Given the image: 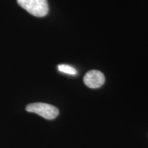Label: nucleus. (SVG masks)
I'll use <instances>...</instances> for the list:
<instances>
[{
    "mask_svg": "<svg viewBox=\"0 0 148 148\" xmlns=\"http://www.w3.org/2000/svg\"><path fill=\"white\" fill-rule=\"evenodd\" d=\"M18 4L29 14L37 17L47 15L49 11L47 0H16Z\"/></svg>",
    "mask_w": 148,
    "mask_h": 148,
    "instance_id": "nucleus-1",
    "label": "nucleus"
},
{
    "mask_svg": "<svg viewBox=\"0 0 148 148\" xmlns=\"http://www.w3.org/2000/svg\"><path fill=\"white\" fill-rule=\"evenodd\" d=\"M25 110L27 112L36 113L49 120L55 119L59 114V110L56 107L41 102L29 103L26 106Z\"/></svg>",
    "mask_w": 148,
    "mask_h": 148,
    "instance_id": "nucleus-2",
    "label": "nucleus"
},
{
    "mask_svg": "<svg viewBox=\"0 0 148 148\" xmlns=\"http://www.w3.org/2000/svg\"><path fill=\"white\" fill-rule=\"evenodd\" d=\"M83 80L88 87L97 88L104 84L105 77L102 72L94 69L90 70L85 74Z\"/></svg>",
    "mask_w": 148,
    "mask_h": 148,
    "instance_id": "nucleus-3",
    "label": "nucleus"
},
{
    "mask_svg": "<svg viewBox=\"0 0 148 148\" xmlns=\"http://www.w3.org/2000/svg\"><path fill=\"white\" fill-rule=\"evenodd\" d=\"M58 69L60 72L62 73L70 74V75H75L77 74V71L75 68H73V66L68 65V64H59L58 66Z\"/></svg>",
    "mask_w": 148,
    "mask_h": 148,
    "instance_id": "nucleus-4",
    "label": "nucleus"
}]
</instances>
